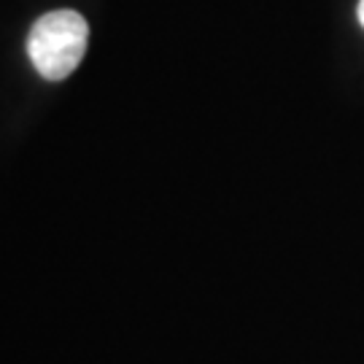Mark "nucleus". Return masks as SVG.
Listing matches in <instances>:
<instances>
[{"instance_id": "obj_2", "label": "nucleus", "mask_w": 364, "mask_h": 364, "mask_svg": "<svg viewBox=\"0 0 364 364\" xmlns=\"http://www.w3.org/2000/svg\"><path fill=\"white\" fill-rule=\"evenodd\" d=\"M356 16H359V22L364 27V0H359V9H356Z\"/></svg>"}, {"instance_id": "obj_1", "label": "nucleus", "mask_w": 364, "mask_h": 364, "mask_svg": "<svg viewBox=\"0 0 364 364\" xmlns=\"http://www.w3.org/2000/svg\"><path fill=\"white\" fill-rule=\"evenodd\" d=\"M90 25L78 11L60 9L43 14L27 36L30 63L46 81H63L84 60Z\"/></svg>"}]
</instances>
